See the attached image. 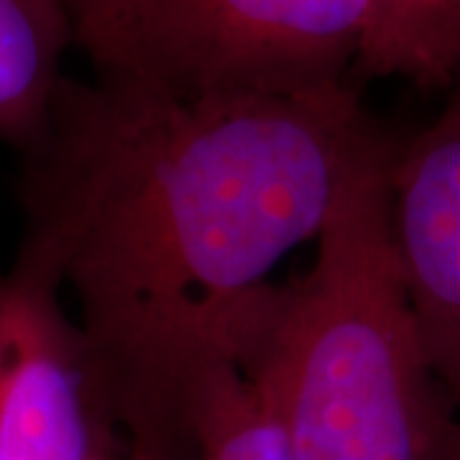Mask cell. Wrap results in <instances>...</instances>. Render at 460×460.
Instances as JSON below:
<instances>
[{"label":"cell","instance_id":"9c48e42d","mask_svg":"<svg viewBox=\"0 0 460 460\" xmlns=\"http://www.w3.org/2000/svg\"><path fill=\"white\" fill-rule=\"evenodd\" d=\"M123 460H162L156 458L151 450H146V447H138V445H128L126 447V453H123Z\"/></svg>","mask_w":460,"mask_h":460},{"label":"cell","instance_id":"ba28073f","mask_svg":"<svg viewBox=\"0 0 460 460\" xmlns=\"http://www.w3.org/2000/svg\"><path fill=\"white\" fill-rule=\"evenodd\" d=\"M62 3L75 26V44L87 54L123 0H62Z\"/></svg>","mask_w":460,"mask_h":460},{"label":"cell","instance_id":"52a82bcc","mask_svg":"<svg viewBox=\"0 0 460 460\" xmlns=\"http://www.w3.org/2000/svg\"><path fill=\"white\" fill-rule=\"evenodd\" d=\"M195 460H292L284 435L235 363L199 378L187 407Z\"/></svg>","mask_w":460,"mask_h":460},{"label":"cell","instance_id":"30bf717a","mask_svg":"<svg viewBox=\"0 0 460 460\" xmlns=\"http://www.w3.org/2000/svg\"><path fill=\"white\" fill-rule=\"evenodd\" d=\"M118 456H120V453H115V456H105L102 460H118Z\"/></svg>","mask_w":460,"mask_h":460},{"label":"cell","instance_id":"6da1fadb","mask_svg":"<svg viewBox=\"0 0 460 460\" xmlns=\"http://www.w3.org/2000/svg\"><path fill=\"white\" fill-rule=\"evenodd\" d=\"M378 126L353 83L289 98H181L123 77H65L21 156L23 238L75 296L123 445L195 460L187 407L235 363L271 271L317 241Z\"/></svg>","mask_w":460,"mask_h":460},{"label":"cell","instance_id":"7a4b0ae2","mask_svg":"<svg viewBox=\"0 0 460 460\" xmlns=\"http://www.w3.org/2000/svg\"><path fill=\"white\" fill-rule=\"evenodd\" d=\"M378 123L345 172L307 274L274 281L235 366L292 460H460V414L429 363L396 259Z\"/></svg>","mask_w":460,"mask_h":460},{"label":"cell","instance_id":"277c9868","mask_svg":"<svg viewBox=\"0 0 460 460\" xmlns=\"http://www.w3.org/2000/svg\"><path fill=\"white\" fill-rule=\"evenodd\" d=\"M49 253L21 235L0 274V460H102L126 445L102 404Z\"/></svg>","mask_w":460,"mask_h":460},{"label":"cell","instance_id":"8992f818","mask_svg":"<svg viewBox=\"0 0 460 460\" xmlns=\"http://www.w3.org/2000/svg\"><path fill=\"white\" fill-rule=\"evenodd\" d=\"M353 77L420 87L460 80V0H376Z\"/></svg>","mask_w":460,"mask_h":460},{"label":"cell","instance_id":"3957f363","mask_svg":"<svg viewBox=\"0 0 460 460\" xmlns=\"http://www.w3.org/2000/svg\"><path fill=\"white\" fill-rule=\"evenodd\" d=\"M376 0H123L87 57L181 98H289L353 83Z\"/></svg>","mask_w":460,"mask_h":460},{"label":"cell","instance_id":"5b68a950","mask_svg":"<svg viewBox=\"0 0 460 460\" xmlns=\"http://www.w3.org/2000/svg\"><path fill=\"white\" fill-rule=\"evenodd\" d=\"M428 128L396 141L389 213L429 363L460 414V80Z\"/></svg>","mask_w":460,"mask_h":460}]
</instances>
